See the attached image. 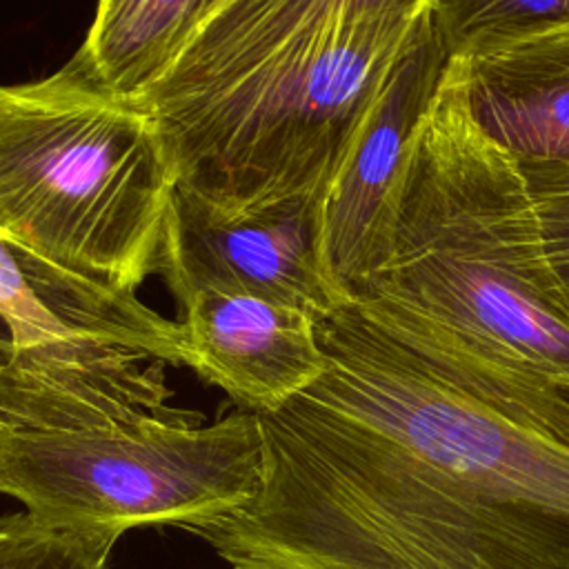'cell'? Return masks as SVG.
<instances>
[{
  "label": "cell",
  "mask_w": 569,
  "mask_h": 569,
  "mask_svg": "<svg viewBox=\"0 0 569 569\" xmlns=\"http://www.w3.org/2000/svg\"><path fill=\"white\" fill-rule=\"evenodd\" d=\"M11 360V331L7 322L0 318V367H4Z\"/></svg>",
  "instance_id": "15"
},
{
  "label": "cell",
  "mask_w": 569,
  "mask_h": 569,
  "mask_svg": "<svg viewBox=\"0 0 569 569\" xmlns=\"http://www.w3.org/2000/svg\"><path fill=\"white\" fill-rule=\"evenodd\" d=\"M431 0H220L136 102L176 191L224 213L325 202Z\"/></svg>",
  "instance_id": "3"
},
{
  "label": "cell",
  "mask_w": 569,
  "mask_h": 569,
  "mask_svg": "<svg viewBox=\"0 0 569 569\" xmlns=\"http://www.w3.org/2000/svg\"><path fill=\"white\" fill-rule=\"evenodd\" d=\"M262 480L256 413L33 429L0 422V493L60 529H191L247 505Z\"/></svg>",
  "instance_id": "5"
},
{
  "label": "cell",
  "mask_w": 569,
  "mask_h": 569,
  "mask_svg": "<svg viewBox=\"0 0 569 569\" xmlns=\"http://www.w3.org/2000/svg\"><path fill=\"white\" fill-rule=\"evenodd\" d=\"M0 318L11 360L0 367V422L78 429L176 418L162 365L191 367L176 320L136 291L73 273L0 236Z\"/></svg>",
  "instance_id": "6"
},
{
  "label": "cell",
  "mask_w": 569,
  "mask_h": 569,
  "mask_svg": "<svg viewBox=\"0 0 569 569\" xmlns=\"http://www.w3.org/2000/svg\"><path fill=\"white\" fill-rule=\"evenodd\" d=\"M220 0H102L80 49L100 82L136 100L180 58Z\"/></svg>",
  "instance_id": "11"
},
{
  "label": "cell",
  "mask_w": 569,
  "mask_h": 569,
  "mask_svg": "<svg viewBox=\"0 0 569 569\" xmlns=\"http://www.w3.org/2000/svg\"><path fill=\"white\" fill-rule=\"evenodd\" d=\"M122 533L109 529H60L27 511L0 518V569H109Z\"/></svg>",
  "instance_id": "13"
},
{
  "label": "cell",
  "mask_w": 569,
  "mask_h": 569,
  "mask_svg": "<svg viewBox=\"0 0 569 569\" xmlns=\"http://www.w3.org/2000/svg\"><path fill=\"white\" fill-rule=\"evenodd\" d=\"M322 373L258 416L262 480L187 531L231 569H569V449L438 378L347 302Z\"/></svg>",
  "instance_id": "1"
},
{
  "label": "cell",
  "mask_w": 569,
  "mask_h": 569,
  "mask_svg": "<svg viewBox=\"0 0 569 569\" xmlns=\"http://www.w3.org/2000/svg\"><path fill=\"white\" fill-rule=\"evenodd\" d=\"M538 216L547 258L569 296V164L518 160Z\"/></svg>",
  "instance_id": "14"
},
{
  "label": "cell",
  "mask_w": 569,
  "mask_h": 569,
  "mask_svg": "<svg viewBox=\"0 0 569 569\" xmlns=\"http://www.w3.org/2000/svg\"><path fill=\"white\" fill-rule=\"evenodd\" d=\"M449 56L431 7L413 40L369 104L322 207V253L338 289L351 300L365 284L416 131L438 91Z\"/></svg>",
  "instance_id": "8"
},
{
  "label": "cell",
  "mask_w": 569,
  "mask_h": 569,
  "mask_svg": "<svg viewBox=\"0 0 569 569\" xmlns=\"http://www.w3.org/2000/svg\"><path fill=\"white\" fill-rule=\"evenodd\" d=\"M191 369L240 411L271 413L325 369L316 318L271 300L202 289L178 302Z\"/></svg>",
  "instance_id": "9"
},
{
  "label": "cell",
  "mask_w": 569,
  "mask_h": 569,
  "mask_svg": "<svg viewBox=\"0 0 569 569\" xmlns=\"http://www.w3.org/2000/svg\"><path fill=\"white\" fill-rule=\"evenodd\" d=\"M460 60L487 138L516 160L569 164V27Z\"/></svg>",
  "instance_id": "10"
},
{
  "label": "cell",
  "mask_w": 569,
  "mask_h": 569,
  "mask_svg": "<svg viewBox=\"0 0 569 569\" xmlns=\"http://www.w3.org/2000/svg\"><path fill=\"white\" fill-rule=\"evenodd\" d=\"M176 180L151 116L78 49L47 78L0 84V236L111 287L160 273Z\"/></svg>",
  "instance_id": "4"
},
{
  "label": "cell",
  "mask_w": 569,
  "mask_h": 569,
  "mask_svg": "<svg viewBox=\"0 0 569 569\" xmlns=\"http://www.w3.org/2000/svg\"><path fill=\"white\" fill-rule=\"evenodd\" d=\"M320 200L224 216L176 191L160 276L176 302L211 289L287 305L322 320L351 302L322 253Z\"/></svg>",
  "instance_id": "7"
},
{
  "label": "cell",
  "mask_w": 569,
  "mask_h": 569,
  "mask_svg": "<svg viewBox=\"0 0 569 569\" xmlns=\"http://www.w3.org/2000/svg\"><path fill=\"white\" fill-rule=\"evenodd\" d=\"M351 302L438 378L569 449V296L518 160L471 118L460 58L416 131Z\"/></svg>",
  "instance_id": "2"
},
{
  "label": "cell",
  "mask_w": 569,
  "mask_h": 569,
  "mask_svg": "<svg viewBox=\"0 0 569 569\" xmlns=\"http://www.w3.org/2000/svg\"><path fill=\"white\" fill-rule=\"evenodd\" d=\"M431 20L449 58H473L569 27V0H431Z\"/></svg>",
  "instance_id": "12"
}]
</instances>
